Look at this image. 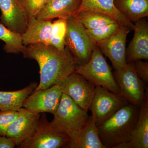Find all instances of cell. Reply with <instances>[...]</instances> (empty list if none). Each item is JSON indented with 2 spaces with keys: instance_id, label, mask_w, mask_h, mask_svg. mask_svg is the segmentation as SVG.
<instances>
[{
  "instance_id": "cell-18",
  "label": "cell",
  "mask_w": 148,
  "mask_h": 148,
  "mask_svg": "<svg viewBox=\"0 0 148 148\" xmlns=\"http://www.w3.org/2000/svg\"><path fill=\"white\" fill-rule=\"evenodd\" d=\"M83 10L93 11L106 14L121 25L129 27L133 31L135 29V24L116 7L114 0H82L77 12Z\"/></svg>"
},
{
  "instance_id": "cell-5",
  "label": "cell",
  "mask_w": 148,
  "mask_h": 148,
  "mask_svg": "<svg viewBox=\"0 0 148 148\" xmlns=\"http://www.w3.org/2000/svg\"><path fill=\"white\" fill-rule=\"evenodd\" d=\"M113 75L122 95L130 104L140 108L148 99L147 84L137 75L133 62L127 63L122 68L114 71Z\"/></svg>"
},
{
  "instance_id": "cell-15",
  "label": "cell",
  "mask_w": 148,
  "mask_h": 148,
  "mask_svg": "<svg viewBox=\"0 0 148 148\" xmlns=\"http://www.w3.org/2000/svg\"><path fill=\"white\" fill-rule=\"evenodd\" d=\"M82 0H49L36 18L51 21L55 18L66 19L73 17L77 12Z\"/></svg>"
},
{
  "instance_id": "cell-12",
  "label": "cell",
  "mask_w": 148,
  "mask_h": 148,
  "mask_svg": "<svg viewBox=\"0 0 148 148\" xmlns=\"http://www.w3.org/2000/svg\"><path fill=\"white\" fill-rule=\"evenodd\" d=\"M18 112V116L6 133V136L12 139L17 147L27 142L35 134L41 116V114L32 112L24 108H21Z\"/></svg>"
},
{
  "instance_id": "cell-9",
  "label": "cell",
  "mask_w": 148,
  "mask_h": 148,
  "mask_svg": "<svg viewBox=\"0 0 148 148\" xmlns=\"http://www.w3.org/2000/svg\"><path fill=\"white\" fill-rule=\"evenodd\" d=\"M70 140L69 135L51 127L46 114H41L38 126L27 142L18 146L21 148H64Z\"/></svg>"
},
{
  "instance_id": "cell-24",
  "label": "cell",
  "mask_w": 148,
  "mask_h": 148,
  "mask_svg": "<svg viewBox=\"0 0 148 148\" xmlns=\"http://www.w3.org/2000/svg\"><path fill=\"white\" fill-rule=\"evenodd\" d=\"M67 20L58 18L52 23V29L49 40V45L59 49L66 47L65 38L67 31Z\"/></svg>"
},
{
  "instance_id": "cell-22",
  "label": "cell",
  "mask_w": 148,
  "mask_h": 148,
  "mask_svg": "<svg viewBox=\"0 0 148 148\" xmlns=\"http://www.w3.org/2000/svg\"><path fill=\"white\" fill-rule=\"evenodd\" d=\"M73 17L86 29H96L117 22L108 15L90 10L81 11Z\"/></svg>"
},
{
  "instance_id": "cell-4",
  "label": "cell",
  "mask_w": 148,
  "mask_h": 148,
  "mask_svg": "<svg viewBox=\"0 0 148 148\" xmlns=\"http://www.w3.org/2000/svg\"><path fill=\"white\" fill-rule=\"evenodd\" d=\"M53 115V120L49 122L51 126L69 136L84 126L90 117L87 112L64 93Z\"/></svg>"
},
{
  "instance_id": "cell-14",
  "label": "cell",
  "mask_w": 148,
  "mask_h": 148,
  "mask_svg": "<svg viewBox=\"0 0 148 148\" xmlns=\"http://www.w3.org/2000/svg\"><path fill=\"white\" fill-rule=\"evenodd\" d=\"M134 34L126 50L127 63L148 59V24L145 18L135 23Z\"/></svg>"
},
{
  "instance_id": "cell-11",
  "label": "cell",
  "mask_w": 148,
  "mask_h": 148,
  "mask_svg": "<svg viewBox=\"0 0 148 148\" xmlns=\"http://www.w3.org/2000/svg\"><path fill=\"white\" fill-rule=\"evenodd\" d=\"M62 94L59 84L35 90L24 101L23 107L34 113H49L53 115L59 106Z\"/></svg>"
},
{
  "instance_id": "cell-16",
  "label": "cell",
  "mask_w": 148,
  "mask_h": 148,
  "mask_svg": "<svg viewBox=\"0 0 148 148\" xmlns=\"http://www.w3.org/2000/svg\"><path fill=\"white\" fill-rule=\"evenodd\" d=\"M70 137L66 148H105L100 140L95 119L90 116L84 126Z\"/></svg>"
},
{
  "instance_id": "cell-17",
  "label": "cell",
  "mask_w": 148,
  "mask_h": 148,
  "mask_svg": "<svg viewBox=\"0 0 148 148\" xmlns=\"http://www.w3.org/2000/svg\"><path fill=\"white\" fill-rule=\"evenodd\" d=\"M52 25L51 21L32 18L29 21L25 32L21 34L23 44L25 46L36 44L49 45Z\"/></svg>"
},
{
  "instance_id": "cell-10",
  "label": "cell",
  "mask_w": 148,
  "mask_h": 148,
  "mask_svg": "<svg viewBox=\"0 0 148 148\" xmlns=\"http://www.w3.org/2000/svg\"><path fill=\"white\" fill-rule=\"evenodd\" d=\"M131 30L129 27L121 25L111 36L95 43L103 54L110 59L114 71L120 69L127 64L126 40Z\"/></svg>"
},
{
  "instance_id": "cell-13",
  "label": "cell",
  "mask_w": 148,
  "mask_h": 148,
  "mask_svg": "<svg viewBox=\"0 0 148 148\" xmlns=\"http://www.w3.org/2000/svg\"><path fill=\"white\" fill-rule=\"evenodd\" d=\"M0 23L20 34L25 32L29 19L18 0H0Z\"/></svg>"
},
{
  "instance_id": "cell-25",
  "label": "cell",
  "mask_w": 148,
  "mask_h": 148,
  "mask_svg": "<svg viewBox=\"0 0 148 148\" xmlns=\"http://www.w3.org/2000/svg\"><path fill=\"white\" fill-rule=\"evenodd\" d=\"M121 26L116 22L96 29H86V31L92 42L95 43L111 36L119 29Z\"/></svg>"
},
{
  "instance_id": "cell-3",
  "label": "cell",
  "mask_w": 148,
  "mask_h": 148,
  "mask_svg": "<svg viewBox=\"0 0 148 148\" xmlns=\"http://www.w3.org/2000/svg\"><path fill=\"white\" fill-rule=\"evenodd\" d=\"M75 72L80 74L95 86H102L111 92L122 95L112 68L96 45L89 61L84 65H77Z\"/></svg>"
},
{
  "instance_id": "cell-1",
  "label": "cell",
  "mask_w": 148,
  "mask_h": 148,
  "mask_svg": "<svg viewBox=\"0 0 148 148\" xmlns=\"http://www.w3.org/2000/svg\"><path fill=\"white\" fill-rule=\"evenodd\" d=\"M22 53L25 58L36 60L39 66L40 82L35 90L59 84L75 72L78 65L66 47L59 49L47 45H31L25 46Z\"/></svg>"
},
{
  "instance_id": "cell-28",
  "label": "cell",
  "mask_w": 148,
  "mask_h": 148,
  "mask_svg": "<svg viewBox=\"0 0 148 148\" xmlns=\"http://www.w3.org/2000/svg\"><path fill=\"white\" fill-rule=\"evenodd\" d=\"M134 70L138 77L146 84L148 82V63L147 61L136 60L133 62Z\"/></svg>"
},
{
  "instance_id": "cell-21",
  "label": "cell",
  "mask_w": 148,
  "mask_h": 148,
  "mask_svg": "<svg viewBox=\"0 0 148 148\" xmlns=\"http://www.w3.org/2000/svg\"><path fill=\"white\" fill-rule=\"evenodd\" d=\"M116 8L131 22L148 16V0H114Z\"/></svg>"
},
{
  "instance_id": "cell-6",
  "label": "cell",
  "mask_w": 148,
  "mask_h": 148,
  "mask_svg": "<svg viewBox=\"0 0 148 148\" xmlns=\"http://www.w3.org/2000/svg\"><path fill=\"white\" fill-rule=\"evenodd\" d=\"M65 43L66 47L75 59L78 65L89 61L95 46L81 23L73 17L67 20Z\"/></svg>"
},
{
  "instance_id": "cell-27",
  "label": "cell",
  "mask_w": 148,
  "mask_h": 148,
  "mask_svg": "<svg viewBox=\"0 0 148 148\" xmlns=\"http://www.w3.org/2000/svg\"><path fill=\"white\" fill-rule=\"evenodd\" d=\"M18 115V111H0V136H6L8 127Z\"/></svg>"
},
{
  "instance_id": "cell-20",
  "label": "cell",
  "mask_w": 148,
  "mask_h": 148,
  "mask_svg": "<svg viewBox=\"0 0 148 148\" xmlns=\"http://www.w3.org/2000/svg\"><path fill=\"white\" fill-rule=\"evenodd\" d=\"M38 84L33 82L21 90L0 91V111H18L23 108L24 101L34 91Z\"/></svg>"
},
{
  "instance_id": "cell-8",
  "label": "cell",
  "mask_w": 148,
  "mask_h": 148,
  "mask_svg": "<svg viewBox=\"0 0 148 148\" xmlns=\"http://www.w3.org/2000/svg\"><path fill=\"white\" fill-rule=\"evenodd\" d=\"M63 93L69 96L82 110L88 112L96 86L78 73L74 72L59 83Z\"/></svg>"
},
{
  "instance_id": "cell-26",
  "label": "cell",
  "mask_w": 148,
  "mask_h": 148,
  "mask_svg": "<svg viewBox=\"0 0 148 148\" xmlns=\"http://www.w3.org/2000/svg\"><path fill=\"white\" fill-rule=\"evenodd\" d=\"M24 8L29 21L37 15L49 0H18Z\"/></svg>"
},
{
  "instance_id": "cell-19",
  "label": "cell",
  "mask_w": 148,
  "mask_h": 148,
  "mask_svg": "<svg viewBox=\"0 0 148 148\" xmlns=\"http://www.w3.org/2000/svg\"><path fill=\"white\" fill-rule=\"evenodd\" d=\"M148 148V99L140 108L137 124L131 134L130 140L119 148Z\"/></svg>"
},
{
  "instance_id": "cell-29",
  "label": "cell",
  "mask_w": 148,
  "mask_h": 148,
  "mask_svg": "<svg viewBox=\"0 0 148 148\" xmlns=\"http://www.w3.org/2000/svg\"><path fill=\"white\" fill-rule=\"evenodd\" d=\"M16 146V143L11 138L0 136V148H14Z\"/></svg>"
},
{
  "instance_id": "cell-7",
  "label": "cell",
  "mask_w": 148,
  "mask_h": 148,
  "mask_svg": "<svg viewBox=\"0 0 148 148\" xmlns=\"http://www.w3.org/2000/svg\"><path fill=\"white\" fill-rule=\"evenodd\" d=\"M128 103L122 95L111 92L102 86H97L89 110L98 127Z\"/></svg>"
},
{
  "instance_id": "cell-23",
  "label": "cell",
  "mask_w": 148,
  "mask_h": 148,
  "mask_svg": "<svg viewBox=\"0 0 148 148\" xmlns=\"http://www.w3.org/2000/svg\"><path fill=\"white\" fill-rule=\"evenodd\" d=\"M0 40L5 42L3 50L6 53H22L25 46L22 43L21 35L12 31L0 23Z\"/></svg>"
},
{
  "instance_id": "cell-2",
  "label": "cell",
  "mask_w": 148,
  "mask_h": 148,
  "mask_svg": "<svg viewBox=\"0 0 148 148\" xmlns=\"http://www.w3.org/2000/svg\"><path fill=\"white\" fill-rule=\"evenodd\" d=\"M140 113V108L128 103L97 127L105 148H119L129 141Z\"/></svg>"
}]
</instances>
